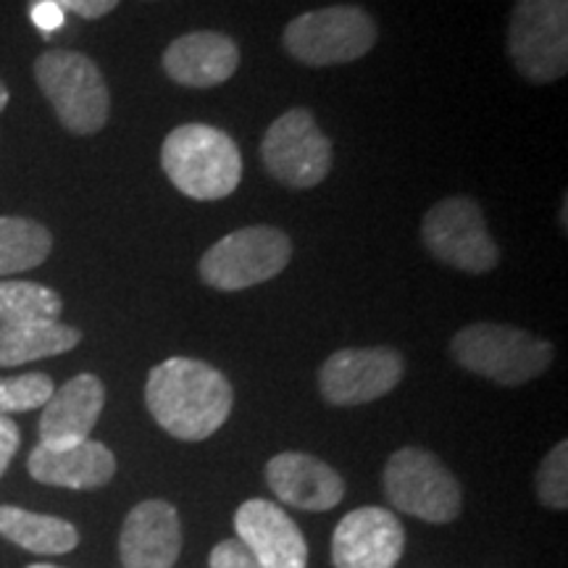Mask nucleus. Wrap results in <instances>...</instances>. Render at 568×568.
I'll use <instances>...</instances> for the list:
<instances>
[{
	"mask_svg": "<svg viewBox=\"0 0 568 568\" xmlns=\"http://www.w3.org/2000/svg\"><path fill=\"white\" fill-rule=\"evenodd\" d=\"M406 361L393 347H345L318 372V389L332 406H364L400 385Z\"/></svg>",
	"mask_w": 568,
	"mask_h": 568,
	"instance_id": "11",
	"label": "nucleus"
},
{
	"mask_svg": "<svg viewBox=\"0 0 568 568\" xmlns=\"http://www.w3.org/2000/svg\"><path fill=\"white\" fill-rule=\"evenodd\" d=\"M182 550V527L166 500L138 503L124 518L119 556L124 568H172Z\"/></svg>",
	"mask_w": 568,
	"mask_h": 568,
	"instance_id": "14",
	"label": "nucleus"
},
{
	"mask_svg": "<svg viewBox=\"0 0 568 568\" xmlns=\"http://www.w3.org/2000/svg\"><path fill=\"white\" fill-rule=\"evenodd\" d=\"M105 406V387L95 374H77L67 385L53 389L42 406L40 445L67 447L90 439Z\"/></svg>",
	"mask_w": 568,
	"mask_h": 568,
	"instance_id": "16",
	"label": "nucleus"
},
{
	"mask_svg": "<svg viewBox=\"0 0 568 568\" xmlns=\"http://www.w3.org/2000/svg\"><path fill=\"white\" fill-rule=\"evenodd\" d=\"M537 495L548 508H568V443H558L537 471Z\"/></svg>",
	"mask_w": 568,
	"mask_h": 568,
	"instance_id": "24",
	"label": "nucleus"
},
{
	"mask_svg": "<svg viewBox=\"0 0 568 568\" xmlns=\"http://www.w3.org/2000/svg\"><path fill=\"white\" fill-rule=\"evenodd\" d=\"M82 343V332L61 322H30L0 326V368L32 364L74 351Z\"/></svg>",
	"mask_w": 568,
	"mask_h": 568,
	"instance_id": "19",
	"label": "nucleus"
},
{
	"mask_svg": "<svg viewBox=\"0 0 568 568\" xmlns=\"http://www.w3.org/2000/svg\"><path fill=\"white\" fill-rule=\"evenodd\" d=\"M145 403L161 429L184 443H201L230 418L234 393L219 368L176 355L148 374Z\"/></svg>",
	"mask_w": 568,
	"mask_h": 568,
	"instance_id": "1",
	"label": "nucleus"
},
{
	"mask_svg": "<svg viewBox=\"0 0 568 568\" xmlns=\"http://www.w3.org/2000/svg\"><path fill=\"white\" fill-rule=\"evenodd\" d=\"M272 493L301 510H329L345 495V481L324 460L308 453H280L266 464Z\"/></svg>",
	"mask_w": 568,
	"mask_h": 568,
	"instance_id": "17",
	"label": "nucleus"
},
{
	"mask_svg": "<svg viewBox=\"0 0 568 568\" xmlns=\"http://www.w3.org/2000/svg\"><path fill=\"white\" fill-rule=\"evenodd\" d=\"M237 539L251 548L264 568H305L308 545L297 524L276 503L253 500L243 503L234 514Z\"/></svg>",
	"mask_w": 568,
	"mask_h": 568,
	"instance_id": "13",
	"label": "nucleus"
},
{
	"mask_svg": "<svg viewBox=\"0 0 568 568\" xmlns=\"http://www.w3.org/2000/svg\"><path fill=\"white\" fill-rule=\"evenodd\" d=\"M27 568H61V566H51V564H32V566H27Z\"/></svg>",
	"mask_w": 568,
	"mask_h": 568,
	"instance_id": "30",
	"label": "nucleus"
},
{
	"mask_svg": "<svg viewBox=\"0 0 568 568\" xmlns=\"http://www.w3.org/2000/svg\"><path fill=\"white\" fill-rule=\"evenodd\" d=\"M211 568H264L261 560L253 556L247 545L240 542V539H224L216 548L211 550L209 558Z\"/></svg>",
	"mask_w": 568,
	"mask_h": 568,
	"instance_id": "25",
	"label": "nucleus"
},
{
	"mask_svg": "<svg viewBox=\"0 0 568 568\" xmlns=\"http://www.w3.org/2000/svg\"><path fill=\"white\" fill-rule=\"evenodd\" d=\"M376 21L358 6L305 11L284 27L287 53L305 67H337L364 59L376 42Z\"/></svg>",
	"mask_w": 568,
	"mask_h": 568,
	"instance_id": "5",
	"label": "nucleus"
},
{
	"mask_svg": "<svg viewBox=\"0 0 568 568\" xmlns=\"http://www.w3.org/2000/svg\"><path fill=\"white\" fill-rule=\"evenodd\" d=\"M6 105H9V90H6V84L0 82V111H3Z\"/></svg>",
	"mask_w": 568,
	"mask_h": 568,
	"instance_id": "29",
	"label": "nucleus"
},
{
	"mask_svg": "<svg viewBox=\"0 0 568 568\" xmlns=\"http://www.w3.org/2000/svg\"><path fill=\"white\" fill-rule=\"evenodd\" d=\"M422 237L426 251L458 272L487 274L500 261V251L474 197L453 195L432 205L424 213Z\"/></svg>",
	"mask_w": 568,
	"mask_h": 568,
	"instance_id": "9",
	"label": "nucleus"
},
{
	"mask_svg": "<svg viewBox=\"0 0 568 568\" xmlns=\"http://www.w3.org/2000/svg\"><path fill=\"white\" fill-rule=\"evenodd\" d=\"M293 258V243L282 230L266 224L243 226L211 245L201 258V280L222 293L255 287L274 280Z\"/></svg>",
	"mask_w": 568,
	"mask_h": 568,
	"instance_id": "6",
	"label": "nucleus"
},
{
	"mask_svg": "<svg viewBox=\"0 0 568 568\" xmlns=\"http://www.w3.org/2000/svg\"><path fill=\"white\" fill-rule=\"evenodd\" d=\"M51 3L59 6L63 13H77L82 19H103L105 13H111L119 6V0H51Z\"/></svg>",
	"mask_w": 568,
	"mask_h": 568,
	"instance_id": "27",
	"label": "nucleus"
},
{
	"mask_svg": "<svg viewBox=\"0 0 568 568\" xmlns=\"http://www.w3.org/2000/svg\"><path fill=\"white\" fill-rule=\"evenodd\" d=\"M19 443H21V435H19L17 422L9 416H0V477L9 471L11 460L19 450Z\"/></svg>",
	"mask_w": 568,
	"mask_h": 568,
	"instance_id": "28",
	"label": "nucleus"
},
{
	"mask_svg": "<svg viewBox=\"0 0 568 568\" xmlns=\"http://www.w3.org/2000/svg\"><path fill=\"white\" fill-rule=\"evenodd\" d=\"M450 355L466 372L487 376L497 385L518 387L537 379L552 364V345L518 326L471 324L450 343Z\"/></svg>",
	"mask_w": 568,
	"mask_h": 568,
	"instance_id": "3",
	"label": "nucleus"
},
{
	"mask_svg": "<svg viewBox=\"0 0 568 568\" xmlns=\"http://www.w3.org/2000/svg\"><path fill=\"white\" fill-rule=\"evenodd\" d=\"M63 301L55 290L38 282H0V326L59 322Z\"/></svg>",
	"mask_w": 568,
	"mask_h": 568,
	"instance_id": "22",
	"label": "nucleus"
},
{
	"mask_svg": "<svg viewBox=\"0 0 568 568\" xmlns=\"http://www.w3.org/2000/svg\"><path fill=\"white\" fill-rule=\"evenodd\" d=\"M385 493L403 514L429 524H447L460 514V487L435 453L403 447L385 466Z\"/></svg>",
	"mask_w": 568,
	"mask_h": 568,
	"instance_id": "8",
	"label": "nucleus"
},
{
	"mask_svg": "<svg viewBox=\"0 0 568 568\" xmlns=\"http://www.w3.org/2000/svg\"><path fill=\"white\" fill-rule=\"evenodd\" d=\"M53 237L34 219L0 216V276L30 272L45 264Z\"/></svg>",
	"mask_w": 568,
	"mask_h": 568,
	"instance_id": "21",
	"label": "nucleus"
},
{
	"mask_svg": "<svg viewBox=\"0 0 568 568\" xmlns=\"http://www.w3.org/2000/svg\"><path fill=\"white\" fill-rule=\"evenodd\" d=\"M169 182L193 201H222L243 180V155L230 134L209 124H182L161 148Z\"/></svg>",
	"mask_w": 568,
	"mask_h": 568,
	"instance_id": "2",
	"label": "nucleus"
},
{
	"mask_svg": "<svg viewBox=\"0 0 568 568\" xmlns=\"http://www.w3.org/2000/svg\"><path fill=\"white\" fill-rule=\"evenodd\" d=\"M261 159L276 182L311 190L332 172V142L308 109H290L266 130Z\"/></svg>",
	"mask_w": 568,
	"mask_h": 568,
	"instance_id": "10",
	"label": "nucleus"
},
{
	"mask_svg": "<svg viewBox=\"0 0 568 568\" xmlns=\"http://www.w3.org/2000/svg\"><path fill=\"white\" fill-rule=\"evenodd\" d=\"M32 479L51 487L98 489L105 487L116 474V458L103 443L84 439L67 447L38 445L27 460Z\"/></svg>",
	"mask_w": 568,
	"mask_h": 568,
	"instance_id": "18",
	"label": "nucleus"
},
{
	"mask_svg": "<svg viewBox=\"0 0 568 568\" xmlns=\"http://www.w3.org/2000/svg\"><path fill=\"white\" fill-rule=\"evenodd\" d=\"M406 550L400 518L387 508H358L337 524L332 537L335 568H395Z\"/></svg>",
	"mask_w": 568,
	"mask_h": 568,
	"instance_id": "12",
	"label": "nucleus"
},
{
	"mask_svg": "<svg viewBox=\"0 0 568 568\" xmlns=\"http://www.w3.org/2000/svg\"><path fill=\"white\" fill-rule=\"evenodd\" d=\"M30 19L45 38H51L55 30L63 27L67 13H63L55 3H51V0H30Z\"/></svg>",
	"mask_w": 568,
	"mask_h": 568,
	"instance_id": "26",
	"label": "nucleus"
},
{
	"mask_svg": "<svg viewBox=\"0 0 568 568\" xmlns=\"http://www.w3.org/2000/svg\"><path fill=\"white\" fill-rule=\"evenodd\" d=\"M0 537L38 556H63L80 545L74 524L17 506H0Z\"/></svg>",
	"mask_w": 568,
	"mask_h": 568,
	"instance_id": "20",
	"label": "nucleus"
},
{
	"mask_svg": "<svg viewBox=\"0 0 568 568\" xmlns=\"http://www.w3.org/2000/svg\"><path fill=\"white\" fill-rule=\"evenodd\" d=\"M163 71L169 80L184 88H216L224 84L240 67V48L230 34L222 32H187L163 51Z\"/></svg>",
	"mask_w": 568,
	"mask_h": 568,
	"instance_id": "15",
	"label": "nucleus"
},
{
	"mask_svg": "<svg viewBox=\"0 0 568 568\" xmlns=\"http://www.w3.org/2000/svg\"><path fill=\"white\" fill-rule=\"evenodd\" d=\"M53 379L48 374L32 372L19 376H0V416L24 414L42 408L53 395Z\"/></svg>",
	"mask_w": 568,
	"mask_h": 568,
	"instance_id": "23",
	"label": "nucleus"
},
{
	"mask_svg": "<svg viewBox=\"0 0 568 568\" xmlns=\"http://www.w3.org/2000/svg\"><path fill=\"white\" fill-rule=\"evenodd\" d=\"M508 55L529 82H558L568 71V0H516Z\"/></svg>",
	"mask_w": 568,
	"mask_h": 568,
	"instance_id": "7",
	"label": "nucleus"
},
{
	"mask_svg": "<svg viewBox=\"0 0 568 568\" xmlns=\"http://www.w3.org/2000/svg\"><path fill=\"white\" fill-rule=\"evenodd\" d=\"M34 80L69 132L95 134L109 122L111 92L90 55L63 48L42 53L34 61Z\"/></svg>",
	"mask_w": 568,
	"mask_h": 568,
	"instance_id": "4",
	"label": "nucleus"
}]
</instances>
